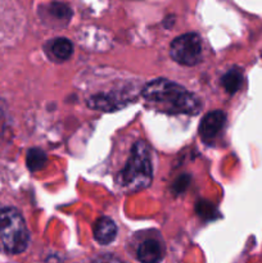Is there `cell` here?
Returning <instances> with one entry per match:
<instances>
[{
	"label": "cell",
	"mask_w": 262,
	"mask_h": 263,
	"mask_svg": "<svg viewBox=\"0 0 262 263\" xmlns=\"http://www.w3.org/2000/svg\"><path fill=\"white\" fill-rule=\"evenodd\" d=\"M92 233H94V238L98 243L102 246H108L117 236V225L112 218L103 216L95 221Z\"/></svg>",
	"instance_id": "7"
},
{
	"label": "cell",
	"mask_w": 262,
	"mask_h": 263,
	"mask_svg": "<svg viewBox=\"0 0 262 263\" xmlns=\"http://www.w3.org/2000/svg\"><path fill=\"white\" fill-rule=\"evenodd\" d=\"M226 122V115L222 110H213L203 117L199 125V136L205 143H210L218 136Z\"/></svg>",
	"instance_id": "5"
},
{
	"label": "cell",
	"mask_w": 262,
	"mask_h": 263,
	"mask_svg": "<svg viewBox=\"0 0 262 263\" xmlns=\"http://www.w3.org/2000/svg\"><path fill=\"white\" fill-rule=\"evenodd\" d=\"M221 82H222V86L225 87V90L229 94H234V92H236L240 89L241 82H243V76L236 69H231V71L226 72L223 74Z\"/></svg>",
	"instance_id": "10"
},
{
	"label": "cell",
	"mask_w": 262,
	"mask_h": 263,
	"mask_svg": "<svg viewBox=\"0 0 262 263\" xmlns=\"http://www.w3.org/2000/svg\"><path fill=\"white\" fill-rule=\"evenodd\" d=\"M46 154L44 153L41 149L39 148H32L27 152V157H26V163H27L28 170L31 172H36L43 170L46 166Z\"/></svg>",
	"instance_id": "9"
},
{
	"label": "cell",
	"mask_w": 262,
	"mask_h": 263,
	"mask_svg": "<svg viewBox=\"0 0 262 263\" xmlns=\"http://www.w3.org/2000/svg\"><path fill=\"white\" fill-rule=\"evenodd\" d=\"M153 180L151 146L145 141H138L131 149L130 158L118 174L117 184L126 193H138L146 189Z\"/></svg>",
	"instance_id": "2"
},
{
	"label": "cell",
	"mask_w": 262,
	"mask_h": 263,
	"mask_svg": "<svg viewBox=\"0 0 262 263\" xmlns=\"http://www.w3.org/2000/svg\"><path fill=\"white\" fill-rule=\"evenodd\" d=\"M143 98L154 109L170 115L197 116L203 104L199 98L181 85L166 79H157L145 85Z\"/></svg>",
	"instance_id": "1"
},
{
	"label": "cell",
	"mask_w": 262,
	"mask_h": 263,
	"mask_svg": "<svg viewBox=\"0 0 262 263\" xmlns=\"http://www.w3.org/2000/svg\"><path fill=\"white\" fill-rule=\"evenodd\" d=\"M94 263H123V262L120 261L118 258H116V257L112 256V254H104V256L98 257Z\"/></svg>",
	"instance_id": "14"
},
{
	"label": "cell",
	"mask_w": 262,
	"mask_h": 263,
	"mask_svg": "<svg viewBox=\"0 0 262 263\" xmlns=\"http://www.w3.org/2000/svg\"><path fill=\"white\" fill-rule=\"evenodd\" d=\"M190 184V176L189 175H181L176 181L174 182V192L175 194H181L186 190V187Z\"/></svg>",
	"instance_id": "13"
},
{
	"label": "cell",
	"mask_w": 262,
	"mask_h": 263,
	"mask_svg": "<svg viewBox=\"0 0 262 263\" xmlns=\"http://www.w3.org/2000/svg\"><path fill=\"white\" fill-rule=\"evenodd\" d=\"M136 256L141 263H159L163 259L164 247L157 239H145L139 246Z\"/></svg>",
	"instance_id": "6"
},
{
	"label": "cell",
	"mask_w": 262,
	"mask_h": 263,
	"mask_svg": "<svg viewBox=\"0 0 262 263\" xmlns=\"http://www.w3.org/2000/svg\"><path fill=\"white\" fill-rule=\"evenodd\" d=\"M49 51L51 55L59 62L67 61L72 57L73 54V44L66 37H58L54 39L49 44Z\"/></svg>",
	"instance_id": "8"
},
{
	"label": "cell",
	"mask_w": 262,
	"mask_h": 263,
	"mask_svg": "<svg viewBox=\"0 0 262 263\" xmlns=\"http://www.w3.org/2000/svg\"><path fill=\"white\" fill-rule=\"evenodd\" d=\"M0 240L8 253L25 252L30 241V233L22 215L15 208L0 210Z\"/></svg>",
	"instance_id": "3"
},
{
	"label": "cell",
	"mask_w": 262,
	"mask_h": 263,
	"mask_svg": "<svg viewBox=\"0 0 262 263\" xmlns=\"http://www.w3.org/2000/svg\"><path fill=\"white\" fill-rule=\"evenodd\" d=\"M170 55L176 63L192 67L200 63L203 58V43L198 33L180 35L170 45Z\"/></svg>",
	"instance_id": "4"
},
{
	"label": "cell",
	"mask_w": 262,
	"mask_h": 263,
	"mask_svg": "<svg viewBox=\"0 0 262 263\" xmlns=\"http://www.w3.org/2000/svg\"><path fill=\"white\" fill-rule=\"evenodd\" d=\"M49 12L51 13V15L58 20H64L68 21V18L71 17V10L68 7H66L64 4L61 3H53V4L49 7Z\"/></svg>",
	"instance_id": "12"
},
{
	"label": "cell",
	"mask_w": 262,
	"mask_h": 263,
	"mask_svg": "<svg viewBox=\"0 0 262 263\" xmlns=\"http://www.w3.org/2000/svg\"><path fill=\"white\" fill-rule=\"evenodd\" d=\"M197 212L204 220H213L216 216L218 215L217 210H216L215 204L210 202H205V200H200L197 204Z\"/></svg>",
	"instance_id": "11"
}]
</instances>
